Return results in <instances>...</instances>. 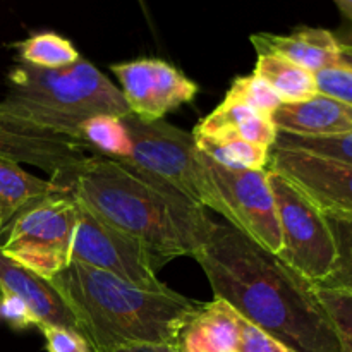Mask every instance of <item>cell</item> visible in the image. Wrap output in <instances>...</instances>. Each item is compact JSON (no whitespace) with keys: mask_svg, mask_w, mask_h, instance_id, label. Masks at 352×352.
<instances>
[{"mask_svg":"<svg viewBox=\"0 0 352 352\" xmlns=\"http://www.w3.org/2000/svg\"><path fill=\"white\" fill-rule=\"evenodd\" d=\"M0 320L7 322L16 330H26L31 329V327H36L26 306H23L17 299L10 298V296H0Z\"/></svg>","mask_w":352,"mask_h":352,"instance_id":"f546056e","label":"cell"},{"mask_svg":"<svg viewBox=\"0 0 352 352\" xmlns=\"http://www.w3.org/2000/svg\"><path fill=\"white\" fill-rule=\"evenodd\" d=\"M277 131L296 136H336L352 131V107L318 95L294 103H282L272 116Z\"/></svg>","mask_w":352,"mask_h":352,"instance_id":"5bb4252c","label":"cell"},{"mask_svg":"<svg viewBox=\"0 0 352 352\" xmlns=\"http://www.w3.org/2000/svg\"><path fill=\"white\" fill-rule=\"evenodd\" d=\"M337 248L333 270L318 287L352 292V217H327Z\"/></svg>","mask_w":352,"mask_h":352,"instance_id":"cb8c5ba5","label":"cell"},{"mask_svg":"<svg viewBox=\"0 0 352 352\" xmlns=\"http://www.w3.org/2000/svg\"><path fill=\"white\" fill-rule=\"evenodd\" d=\"M267 170L291 182L325 217H352V165L272 146Z\"/></svg>","mask_w":352,"mask_h":352,"instance_id":"7c38bea8","label":"cell"},{"mask_svg":"<svg viewBox=\"0 0 352 352\" xmlns=\"http://www.w3.org/2000/svg\"><path fill=\"white\" fill-rule=\"evenodd\" d=\"M226 98L230 102L243 103V105L253 109L254 112L270 117V119L275 110L282 105V100L278 98L277 93L263 79L254 74L239 76V78L234 79Z\"/></svg>","mask_w":352,"mask_h":352,"instance_id":"d4e9b609","label":"cell"},{"mask_svg":"<svg viewBox=\"0 0 352 352\" xmlns=\"http://www.w3.org/2000/svg\"><path fill=\"white\" fill-rule=\"evenodd\" d=\"M112 72L133 116L144 122L164 120L184 103L195 100L198 85L160 58H138L113 64Z\"/></svg>","mask_w":352,"mask_h":352,"instance_id":"8fae6325","label":"cell"},{"mask_svg":"<svg viewBox=\"0 0 352 352\" xmlns=\"http://www.w3.org/2000/svg\"><path fill=\"white\" fill-rule=\"evenodd\" d=\"M91 155L96 153L85 141L36 126L0 102V158L38 167L72 191L76 174Z\"/></svg>","mask_w":352,"mask_h":352,"instance_id":"30bf717a","label":"cell"},{"mask_svg":"<svg viewBox=\"0 0 352 352\" xmlns=\"http://www.w3.org/2000/svg\"><path fill=\"white\" fill-rule=\"evenodd\" d=\"M254 76L263 79L278 95L282 103H294L318 95L315 74L277 54H260Z\"/></svg>","mask_w":352,"mask_h":352,"instance_id":"d6986e66","label":"cell"},{"mask_svg":"<svg viewBox=\"0 0 352 352\" xmlns=\"http://www.w3.org/2000/svg\"><path fill=\"white\" fill-rule=\"evenodd\" d=\"M0 296H10L26 306L38 330L41 327H64L79 332L74 315L65 305L64 298L54 287L50 278H43L28 270L23 265L7 258L2 251H0Z\"/></svg>","mask_w":352,"mask_h":352,"instance_id":"4fadbf2b","label":"cell"},{"mask_svg":"<svg viewBox=\"0 0 352 352\" xmlns=\"http://www.w3.org/2000/svg\"><path fill=\"white\" fill-rule=\"evenodd\" d=\"M213 296L292 352H340L313 282L230 223H217L195 254Z\"/></svg>","mask_w":352,"mask_h":352,"instance_id":"6da1fadb","label":"cell"},{"mask_svg":"<svg viewBox=\"0 0 352 352\" xmlns=\"http://www.w3.org/2000/svg\"><path fill=\"white\" fill-rule=\"evenodd\" d=\"M78 219L72 192L41 199L0 229V251L40 277H55L71 265Z\"/></svg>","mask_w":352,"mask_h":352,"instance_id":"8992f818","label":"cell"},{"mask_svg":"<svg viewBox=\"0 0 352 352\" xmlns=\"http://www.w3.org/2000/svg\"><path fill=\"white\" fill-rule=\"evenodd\" d=\"M274 146L287 148V150H299L327 160L340 162V164L352 165V131L351 133L336 134V136H296V134L277 133Z\"/></svg>","mask_w":352,"mask_h":352,"instance_id":"603a6c76","label":"cell"},{"mask_svg":"<svg viewBox=\"0 0 352 352\" xmlns=\"http://www.w3.org/2000/svg\"><path fill=\"white\" fill-rule=\"evenodd\" d=\"M239 322V313L215 298L182 327L175 346L179 352H237Z\"/></svg>","mask_w":352,"mask_h":352,"instance_id":"2e32d148","label":"cell"},{"mask_svg":"<svg viewBox=\"0 0 352 352\" xmlns=\"http://www.w3.org/2000/svg\"><path fill=\"white\" fill-rule=\"evenodd\" d=\"M47 352H93L91 346L81 332L64 327H41Z\"/></svg>","mask_w":352,"mask_h":352,"instance_id":"83f0119b","label":"cell"},{"mask_svg":"<svg viewBox=\"0 0 352 352\" xmlns=\"http://www.w3.org/2000/svg\"><path fill=\"white\" fill-rule=\"evenodd\" d=\"M237 352H292L291 349L278 342L277 339L261 330L260 327L241 316L239 322V347Z\"/></svg>","mask_w":352,"mask_h":352,"instance_id":"f1b7e54d","label":"cell"},{"mask_svg":"<svg viewBox=\"0 0 352 352\" xmlns=\"http://www.w3.org/2000/svg\"><path fill=\"white\" fill-rule=\"evenodd\" d=\"M251 43L258 55H282L313 74L339 64L340 41L322 28H298L291 34L256 33Z\"/></svg>","mask_w":352,"mask_h":352,"instance_id":"9a60e30c","label":"cell"},{"mask_svg":"<svg viewBox=\"0 0 352 352\" xmlns=\"http://www.w3.org/2000/svg\"><path fill=\"white\" fill-rule=\"evenodd\" d=\"M71 261L107 272L136 287L164 285L157 277V272L164 267L160 260L143 243L103 222L81 203Z\"/></svg>","mask_w":352,"mask_h":352,"instance_id":"9c48e42d","label":"cell"},{"mask_svg":"<svg viewBox=\"0 0 352 352\" xmlns=\"http://www.w3.org/2000/svg\"><path fill=\"white\" fill-rule=\"evenodd\" d=\"M50 280L93 352L127 344H175L182 327L203 306L165 284L136 287L74 261Z\"/></svg>","mask_w":352,"mask_h":352,"instance_id":"3957f363","label":"cell"},{"mask_svg":"<svg viewBox=\"0 0 352 352\" xmlns=\"http://www.w3.org/2000/svg\"><path fill=\"white\" fill-rule=\"evenodd\" d=\"M339 64H342V65H346V67L352 69V45L340 43Z\"/></svg>","mask_w":352,"mask_h":352,"instance_id":"1f68e13d","label":"cell"},{"mask_svg":"<svg viewBox=\"0 0 352 352\" xmlns=\"http://www.w3.org/2000/svg\"><path fill=\"white\" fill-rule=\"evenodd\" d=\"M19 62L41 69H60L81 58L74 45L55 33H38L16 45Z\"/></svg>","mask_w":352,"mask_h":352,"instance_id":"44dd1931","label":"cell"},{"mask_svg":"<svg viewBox=\"0 0 352 352\" xmlns=\"http://www.w3.org/2000/svg\"><path fill=\"white\" fill-rule=\"evenodd\" d=\"M275 196L282 248L277 254L284 263L313 284H322L337 260L336 239L329 220L299 189L268 170Z\"/></svg>","mask_w":352,"mask_h":352,"instance_id":"52a82bcc","label":"cell"},{"mask_svg":"<svg viewBox=\"0 0 352 352\" xmlns=\"http://www.w3.org/2000/svg\"><path fill=\"white\" fill-rule=\"evenodd\" d=\"M318 299L325 306L340 344V352H352V292L315 285Z\"/></svg>","mask_w":352,"mask_h":352,"instance_id":"484cf974","label":"cell"},{"mask_svg":"<svg viewBox=\"0 0 352 352\" xmlns=\"http://www.w3.org/2000/svg\"><path fill=\"white\" fill-rule=\"evenodd\" d=\"M71 189L30 174L21 164L0 158V229L34 203L50 196L69 195Z\"/></svg>","mask_w":352,"mask_h":352,"instance_id":"ac0fdd59","label":"cell"},{"mask_svg":"<svg viewBox=\"0 0 352 352\" xmlns=\"http://www.w3.org/2000/svg\"><path fill=\"white\" fill-rule=\"evenodd\" d=\"M129 138V155L119 160L134 165L148 177L170 186L195 205L223 217V205L210 182L203 153L192 133L164 120L144 122L133 113L120 117ZM117 160V158H116Z\"/></svg>","mask_w":352,"mask_h":352,"instance_id":"5b68a950","label":"cell"},{"mask_svg":"<svg viewBox=\"0 0 352 352\" xmlns=\"http://www.w3.org/2000/svg\"><path fill=\"white\" fill-rule=\"evenodd\" d=\"M2 102L16 116L76 140H81L82 124L91 117L131 113L120 88L82 57L60 69L19 62L7 74Z\"/></svg>","mask_w":352,"mask_h":352,"instance_id":"277c9868","label":"cell"},{"mask_svg":"<svg viewBox=\"0 0 352 352\" xmlns=\"http://www.w3.org/2000/svg\"><path fill=\"white\" fill-rule=\"evenodd\" d=\"M277 127L270 117L254 112L243 103L223 102L210 116L199 120L195 136H234L270 150L277 140Z\"/></svg>","mask_w":352,"mask_h":352,"instance_id":"e0dca14e","label":"cell"},{"mask_svg":"<svg viewBox=\"0 0 352 352\" xmlns=\"http://www.w3.org/2000/svg\"><path fill=\"white\" fill-rule=\"evenodd\" d=\"M107 352H179L175 344H127Z\"/></svg>","mask_w":352,"mask_h":352,"instance_id":"4dcf8cb0","label":"cell"},{"mask_svg":"<svg viewBox=\"0 0 352 352\" xmlns=\"http://www.w3.org/2000/svg\"><path fill=\"white\" fill-rule=\"evenodd\" d=\"M81 140L91 146L96 155L110 158H126L129 155V138L120 117L96 116L81 127Z\"/></svg>","mask_w":352,"mask_h":352,"instance_id":"7402d4cb","label":"cell"},{"mask_svg":"<svg viewBox=\"0 0 352 352\" xmlns=\"http://www.w3.org/2000/svg\"><path fill=\"white\" fill-rule=\"evenodd\" d=\"M195 141L206 157L226 167L250 170H263L268 167L272 148L268 150L234 136H195Z\"/></svg>","mask_w":352,"mask_h":352,"instance_id":"ffe728a7","label":"cell"},{"mask_svg":"<svg viewBox=\"0 0 352 352\" xmlns=\"http://www.w3.org/2000/svg\"><path fill=\"white\" fill-rule=\"evenodd\" d=\"M72 195L103 222L143 243L162 265L195 256L217 222L170 186L124 160L91 155L76 174Z\"/></svg>","mask_w":352,"mask_h":352,"instance_id":"7a4b0ae2","label":"cell"},{"mask_svg":"<svg viewBox=\"0 0 352 352\" xmlns=\"http://www.w3.org/2000/svg\"><path fill=\"white\" fill-rule=\"evenodd\" d=\"M315 82L318 93L352 107V69L342 64L322 69L315 72Z\"/></svg>","mask_w":352,"mask_h":352,"instance_id":"4316f807","label":"cell"},{"mask_svg":"<svg viewBox=\"0 0 352 352\" xmlns=\"http://www.w3.org/2000/svg\"><path fill=\"white\" fill-rule=\"evenodd\" d=\"M203 164L223 205V219L263 250L272 254L280 253V227L267 168H230L205 153Z\"/></svg>","mask_w":352,"mask_h":352,"instance_id":"ba28073f","label":"cell"},{"mask_svg":"<svg viewBox=\"0 0 352 352\" xmlns=\"http://www.w3.org/2000/svg\"><path fill=\"white\" fill-rule=\"evenodd\" d=\"M333 2L337 3V7H339V10L342 12V16L352 23V0H333Z\"/></svg>","mask_w":352,"mask_h":352,"instance_id":"d6a6232c","label":"cell"}]
</instances>
